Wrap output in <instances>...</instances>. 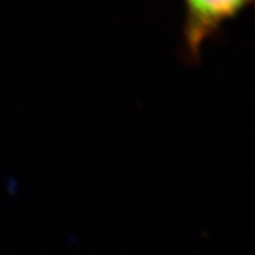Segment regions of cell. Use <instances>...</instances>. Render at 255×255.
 <instances>
[{"label":"cell","instance_id":"6da1fadb","mask_svg":"<svg viewBox=\"0 0 255 255\" xmlns=\"http://www.w3.org/2000/svg\"><path fill=\"white\" fill-rule=\"evenodd\" d=\"M185 52L197 60L202 47L228 20L245 9L252 0H184Z\"/></svg>","mask_w":255,"mask_h":255}]
</instances>
